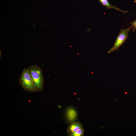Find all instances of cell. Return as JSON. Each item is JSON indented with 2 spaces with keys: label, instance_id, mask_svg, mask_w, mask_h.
<instances>
[{
  "label": "cell",
  "instance_id": "7a4b0ae2",
  "mask_svg": "<svg viewBox=\"0 0 136 136\" xmlns=\"http://www.w3.org/2000/svg\"><path fill=\"white\" fill-rule=\"evenodd\" d=\"M19 83L26 91L31 93L36 92L29 72L27 68L23 69L19 78Z\"/></svg>",
  "mask_w": 136,
  "mask_h": 136
},
{
  "label": "cell",
  "instance_id": "6da1fadb",
  "mask_svg": "<svg viewBox=\"0 0 136 136\" xmlns=\"http://www.w3.org/2000/svg\"><path fill=\"white\" fill-rule=\"evenodd\" d=\"M27 68L29 72L36 92L42 91L44 89V77L42 69L35 65H31Z\"/></svg>",
  "mask_w": 136,
  "mask_h": 136
},
{
  "label": "cell",
  "instance_id": "277c9868",
  "mask_svg": "<svg viewBox=\"0 0 136 136\" xmlns=\"http://www.w3.org/2000/svg\"><path fill=\"white\" fill-rule=\"evenodd\" d=\"M83 128V125L78 122H74L71 123L67 128V132L68 135L71 136L73 133L79 129Z\"/></svg>",
  "mask_w": 136,
  "mask_h": 136
},
{
  "label": "cell",
  "instance_id": "3957f363",
  "mask_svg": "<svg viewBox=\"0 0 136 136\" xmlns=\"http://www.w3.org/2000/svg\"><path fill=\"white\" fill-rule=\"evenodd\" d=\"M131 28H132L130 26L125 29H121L113 46L108 51V54L117 50L123 44L128 38V33Z\"/></svg>",
  "mask_w": 136,
  "mask_h": 136
},
{
  "label": "cell",
  "instance_id": "ba28073f",
  "mask_svg": "<svg viewBox=\"0 0 136 136\" xmlns=\"http://www.w3.org/2000/svg\"><path fill=\"white\" fill-rule=\"evenodd\" d=\"M130 24L131 25V27L133 28V31L134 32L136 30V20L132 22Z\"/></svg>",
  "mask_w": 136,
  "mask_h": 136
},
{
  "label": "cell",
  "instance_id": "5b68a950",
  "mask_svg": "<svg viewBox=\"0 0 136 136\" xmlns=\"http://www.w3.org/2000/svg\"><path fill=\"white\" fill-rule=\"evenodd\" d=\"M99 1L103 5L106 7L107 9L113 8L117 11H120L125 13L128 12L127 11L122 10L116 7L111 5L110 4L108 0H99Z\"/></svg>",
  "mask_w": 136,
  "mask_h": 136
},
{
  "label": "cell",
  "instance_id": "8992f818",
  "mask_svg": "<svg viewBox=\"0 0 136 136\" xmlns=\"http://www.w3.org/2000/svg\"><path fill=\"white\" fill-rule=\"evenodd\" d=\"M77 115L76 111L73 109H70L67 111V116L68 119L70 121L76 119Z\"/></svg>",
  "mask_w": 136,
  "mask_h": 136
},
{
  "label": "cell",
  "instance_id": "52a82bcc",
  "mask_svg": "<svg viewBox=\"0 0 136 136\" xmlns=\"http://www.w3.org/2000/svg\"><path fill=\"white\" fill-rule=\"evenodd\" d=\"M84 135V129L81 128L73 133L71 136H83Z\"/></svg>",
  "mask_w": 136,
  "mask_h": 136
},
{
  "label": "cell",
  "instance_id": "30bf717a",
  "mask_svg": "<svg viewBox=\"0 0 136 136\" xmlns=\"http://www.w3.org/2000/svg\"><path fill=\"white\" fill-rule=\"evenodd\" d=\"M134 3H136V0H134Z\"/></svg>",
  "mask_w": 136,
  "mask_h": 136
},
{
  "label": "cell",
  "instance_id": "9c48e42d",
  "mask_svg": "<svg viewBox=\"0 0 136 136\" xmlns=\"http://www.w3.org/2000/svg\"><path fill=\"white\" fill-rule=\"evenodd\" d=\"M1 50H0V58H1Z\"/></svg>",
  "mask_w": 136,
  "mask_h": 136
}]
</instances>
